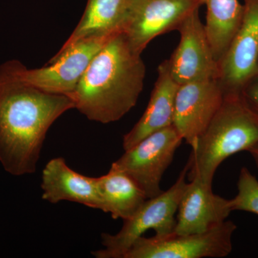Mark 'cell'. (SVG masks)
I'll use <instances>...</instances> for the list:
<instances>
[{
  "mask_svg": "<svg viewBox=\"0 0 258 258\" xmlns=\"http://www.w3.org/2000/svg\"><path fill=\"white\" fill-rule=\"evenodd\" d=\"M75 108L67 95L45 92L20 82L0 66V163L12 175L33 174L47 132Z\"/></svg>",
  "mask_w": 258,
  "mask_h": 258,
  "instance_id": "obj_1",
  "label": "cell"
},
{
  "mask_svg": "<svg viewBox=\"0 0 258 258\" xmlns=\"http://www.w3.org/2000/svg\"><path fill=\"white\" fill-rule=\"evenodd\" d=\"M146 67L123 32L111 37L88 64L69 96L88 119L110 123L137 104L143 91Z\"/></svg>",
  "mask_w": 258,
  "mask_h": 258,
  "instance_id": "obj_2",
  "label": "cell"
},
{
  "mask_svg": "<svg viewBox=\"0 0 258 258\" xmlns=\"http://www.w3.org/2000/svg\"><path fill=\"white\" fill-rule=\"evenodd\" d=\"M258 143V116L246 104L242 95L225 96L223 103L206 131L191 149L187 178H198L212 186L217 169L237 153L248 152Z\"/></svg>",
  "mask_w": 258,
  "mask_h": 258,
  "instance_id": "obj_3",
  "label": "cell"
},
{
  "mask_svg": "<svg viewBox=\"0 0 258 258\" xmlns=\"http://www.w3.org/2000/svg\"><path fill=\"white\" fill-rule=\"evenodd\" d=\"M187 166L185 165L169 189L155 198L147 199L130 218L123 220V227L118 233L102 234L103 248L93 251V255L96 258H123L134 242L148 230H154L158 237L174 233L175 215L187 184Z\"/></svg>",
  "mask_w": 258,
  "mask_h": 258,
  "instance_id": "obj_4",
  "label": "cell"
},
{
  "mask_svg": "<svg viewBox=\"0 0 258 258\" xmlns=\"http://www.w3.org/2000/svg\"><path fill=\"white\" fill-rule=\"evenodd\" d=\"M114 35L77 42L63 52L56 53L46 66L40 69H27L17 60L5 64L12 76L20 82L45 92L69 96L94 56Z\"/></svg>",
  "mask_w": 258,
  "mask_h": 258,
  "instance_id": "obj_5",
  "label": "cell"
},
{
  "mask_svg": "<svg viewBox=\"0 0 258 258\" xmlns=\"http://www.w3.org/2000/svg\"><path fill=\"white\" fill-rule=\"evenodd\" d=\"M183 139L172 125L148 136L125 150L112 167L127 174L147 199L163 192L161 179L172 163Z\"/></svg>",
  "mask_w": 258,
  "mask_h": 258,
  "instance_id": "obj_6",
  "label": "cell"
},
{
  "mask_svg": "<svg viewBox=\"0 0 258 258\" xmlns=\"http://www.w3.org/2000/svg\"><path fill=\"white\" fill-rule=\"evenodd\" d=\"M237 225L226 221L215 228L190 235L139 237L123 258L225 257L232 249Z\"/></svg>",
  "mask_w": 258,
  "mask_h": 258,
  "instance_id": "obj_7",
  "label": "cell"
},
{
  "mask_svg": "<svg viewBox=\"0 0 258 258\" xmlns=\"http://www.w3.org/2000/svg\"><path fill=\"white\" fill-rule=\"evenodd\" d=\"M204 0H130L123 33L131 47L142 55L153 39L179 30Z\"/></svg>",
  "mask_w": 258,
  "mask_h": 258,
  "instance_id": "obj_8",
  "label": "cell"
},
{
  "mask_svg": "<svg viewBox=\"0 0 258 258\" xmlns=\"http://www.w3.org/2000/svg\"><path fill=\"white\" fill-rule=\"evenodd\" d=\"M242 22L220 64L225 96L241 95L258 75V0H244Z\"/></svg>",
  "mask_w": 258,
  "mask_h": 258,
  "instance_id": "obj_9",
  "label": "cell"
},
{
  "mask_svg": "<svg viewBox=\"0 0 258 258\" xmlns=\"http://www.w3.org/2000/svg\"><path fill=\"white\" fill-rule=\"evenodd\" d=\"M224 99L225 93L218 79L180 85L172 125L191 149L196 147Z\"/></svg>",
  "mask_w": 258,
  "mask_h": 258,
  "instance_id": "obj_10",
  "label": "cell"
},
{
  "mask_svg": "<svg viewBox=\"0 0 258 258\" xmlns=\"http://www.w3.org/2000/svg\"><path fill=\"white\" fill-rule=\"evenodd\" d=\"M178 31L180 42L169 59L173 79L179 85L219 80L220 64L214 57L199 10L186 18Z\"/></svg>",
  "mask_w": 258,
  "mask_h": 258,
  "instance_id": "obj_11",
  "label": "cell"
},
{
  "mask_svg": "<svg viewBox=\"0 0 258 258\" xmlns=\"http://www.w3.org/2000/svg\"><path fill=\"white\" fill-rule=\"evenodd\" d=\"M232 212L230 200L215 195L198 178L187 182L176 212L174 233H202L226 221Z\"/></svg>",
  "mask_w": 258,
  "mask_h": 258,
  "instance_id": "obj_12",
  "label": "cell"
},
{
  "mask_svg": "<svg viewBox=\"0 0 258 258\" xmlns=\"http://www.w3.org/2000/svg\"><path fill=\"white\" fill-rule=\"evenodd\" d=\"M42 198L51 204L69 201L101 210L98 177L80 174L62 157L47 163L42 173Z\"/></svg>",
  "mask_w": 258,
  "mask_h": 258,
  "instance_id": "obj_13",
  "label": "cell"
},
{
  "mask_svg": "<svg viewBox=\"0 0 258 258\" xmlns=\"http://www.w3.org/2000/svg\"><path fill=\"white\" fill-rule=\"evenodd\" d=\"M179 86L171 76L169 60L161 62L158 68L157 80L147 109L132 130L123 136L124 151L148 136L172 125Z\"/></svg>",
  "mask_w": 258,
  "mask_h": 258,
  "instance_id": "obj_14",
  "label": "cell"
},
{
  "mask_svg": "<svg viewBox=\"0 0 258 258\" xmlns=\"http://www.w3.org/2000/svg\"><path fill=\"white\" fill-rule=\"evenodd\" d=\"M130 0H88L84 14L57 53L91 37L112 36L123 32Z\"/></svg>",
  "mask_w": 258,
  "mask_h": 258,
  "instance_id": "obj_15",
  "label": "cell"
},
{
  "mask_svg": "<svg viewBox=\"0 0 258 258\" xmlns=\"http://www.w3.org/2000/svg\"><path fill=\"white\" fill-rule=\"evenodd\" d=\"M101 211L112 218H130L147 200L140 187L123 171L110 168L105 175L98 177Z\"/></svg>",
  "mask_w": 258,
  "mask_h": 258,
  "instance_id": "obj_16",
  "label": "cell"
},
{
  "mask_svg": "<svg viewBox=\"0 0 258 258\" xmlns=\"http://www.w3.org/2000/svg\"><path fill=\"white\" fill-rule=\"evenodd\" d=\"M204 4L207 5L205 31L220 64L240 28L244 7L238 0H204Z\"/></svg>",
  "mask_w": 258,
  "mask_h": 258,
  "instance_id": "obj_17",
  "label": "cell"
},
{
  "mask_svg": "<svg viewBox=\"0 0 258 258\" xmlns=\"http://www.w3.org/2000/svg\"><path fill=\"white\" fill-rule=\"evenodd\" d=\"M237 189V195L230 200L232 212L240 210L258 215V180L244 166L240 170Z\"/></svg>",
  "mask_w": 258,
  "mask_h": 258,
  "instance_id": "obj_18",
  "label": "cell"
},
{
  "mask_svg": "<svg viewBox=\"0 0 258 258\" xmlns=\"http://www.w3.org/2000/svg\"><path fill=\"white\" fill-rule=\"evenodd\" d=\"M241 95L246 104L258 116V75L244 86Z\"/></svg>",
  "mask_w": 258,
  "mask_h": 258,
  "instance_id": "obj_19",
  "label": "cell"
},
{
  "mask_svg": "<svg viewBox=\"0 0 258 258\" xmlns=\"http://www.w3.org/2000/svg\"><path fill=\"white\" fill-rule=\"evenodd\" d=\"M248 152L252 155L254 162H255L256 166H257L258 168V143L251 148L248 151Z\"/></svg>",
  "mask_w": 258,
  "mask_h": 258,
  "instance_id": "obj_20",
  "label": "cell"
}]
</instances>
